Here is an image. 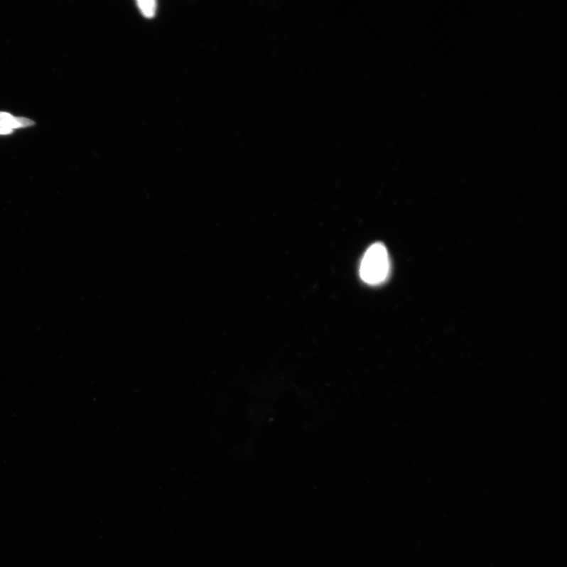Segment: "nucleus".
<instances>
[{
	"label": "nucleus",
	"mask_w": 567,
	"mask_h": 567,
	"mask_svg": "<svg viewBox=\"0 0 567 567\" xmlns=\"http://www.w3.org/2000/svg\"><path fill=\"white\" fill-rule=\"evenodd\" d=\"M390 261L385 246L376 243L370 246L363 256L360 269V277L370 286L380 285L389 277Z\"/></svg>",
	"instance_id": "obj_1"
},
{
	"label": "nucleus",
	"mask_w": 567,
	"mask_h": 567,
	"mask_svg": "<svg viewBox=\"0 0 567 567\" xmlns=\"http://www.w3.org/2000/svg\"><path fill=\"white\" fill-rule=\"evenodd\" d=\"M11 133V129L0 124V134H9Z\"/></svg>",
	"instance_id": "obj_4"
},
{
	"label": "nucleus",
	"mask_w": 567,
	"mask_h": 567,
	"mask_svg": "<svg viewBox=\"0 0 567 567\" xmlns=\"http://www.w3.org/2000/svg\"><path fill=\"white\" fill-rule=\"evenodd\" d=\"M136 4L145 17L151 18L155 16L157 9L156 0H138Z\"/></svg>",
	"instance_id": "obj_3"
},
{
	"label": "nucleus",
	"mask_w": 567,
	"mask_h": 567,
	"mask_svg": "<svg viewBox=\"0 0 567 567\" xmlns=\"http://www.w3.org/2000/svg\"><path fill=\"white\" fill-rule=\"evenodd\" d=\"M0 124L11 129L31 126L33 122L30 119L14 118L9 114L0 113Z\"/></svg>",
	"instance_id": "obj_2"
}]
</instances>
